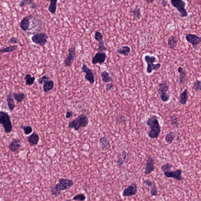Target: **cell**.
<instances>
[{
	"label": "cell",
	"instance_id": "obj_1",
	"mask_svg": "<svg viewBox=\"0 0 201 201\" xmlns=\"http://www.w3.org/2000/svg\"><path fill=\"white\" fill-rule=\"evenodd\" d=\"M146 124L150 128L148 135L150 138L157 139L161 133V127L158 118L156 115H151L146 121Z\"/></svg>",
	"mask_w": 201,
	"mask_h": 201
},
{
	"label": "cell",
	"instance_id": "obj_2",
	"mask_svg": "<svg viewBox=\"0 0 201 201\" xmlns=\"http://www.w3.org/2000/svg\"><path fill=\"white\" fill-rule=\"evenodd\" d=\"M74 186V182L71 179L61 178L59 180V183L56 186L52 188L51 193L54 196L61 194V191L69 189Z\"/></svg>",
	"mask_w": 201,
	"mask_h": 201
},
{
	"label": "cell",
	"instance_id": "obj_3",
	"mask_svg": "<svg viewBox=\"0 0 201 201\" xmlns=\"http://www.w3.org/2000/svg\"><path fill=\"white\" fill-rule=\"evenodd\" d=\"M89 123V118L87 116L81 114L69 123L68 127L78 131L82 128L86 127Z\"/></svg>",
	"mask_w": 201,
	"mask_h": 201
},
{
	"label": "cell",
	"instance_id": "obj_4",
	"mask_svg": "<svg viewBox=\"0 0 201 201\" xmlns=\"http://www.w3.org/2000/svg\"><path fill=\"white\" fill-rule=\"evenodd\" d=\"M0 124L4 128L6 133H9L12 132L13 126L10 117L7 112L3 110L0 111Z\"/></svg>",
	"mask_w": 201,
	"mask_h": 201
},
{
	"label": "cell",
	"instance_id": "obj_5",
	"mask_svg": "<svg viewBox=\"0 0 201 201\" xmlns=\"http://www.w3.org/2000/svg\"><path fill=\"white\" fill-rule=\"evenodd\" d=\"M144 61L147 64L146 68V72L148 74H150L152 71H157L161 67V65L160 63L153 64L157 62V58L154 56H150L146 55L144 58Z\"/></svg>",
	"mask_w": 201,
	"mask_h": 201
},
{
	"label": "cell",
	"instance_id": "obj_6",
	"mask_svg": "<svg viewBox=\"0 0 201 201\" xmlns=\"http://www.w3.org/2000/svg\"><path fill=\"white\" fill-rule=\"evenodd\" d=\"M42 27V23L41 21L36 17L31 15L29 30L27 34L31 35L38 33L41 30Z\"/></svg>",
	"mask_w": 201,
	"mask_h": 201
},
{
	"label": "cell",
	"instance_id": "obj_7",
	"mask_svg": "<svg viewBox=\"0 0 201 201\" xmlns=\"http://www.w3.org/2000/svg\"><path fill=\"white\" fill-rule=\"evenodd\" d=\"M169 89V86L166 81H163L158 84V92L163 102H168L170 100V96L168 93Z\"/></svg>",
	"mask_w": 201,
	"mask_h": 201
},
{
	"label": "cell",
	"instance_id": "obj_8",
	"mask_svg": "<svg viewBox=\"0 0 201 201\" xmlns=\"http://www.w3.org/2000/svg\"><path fill=\"white\" fill-rule=\"evenodd\" d=\"M170 3L173 7L176 8L180 13V17L184 18L188 16V13L185 7L186 3L182 0H171Z\"/></svg>",
	"mask_w": 201,
	"mask_h": 201
},
{
	"label": "cell",
	"instance_id": "obj_9",
	"mask_svg": "<svg viewBox=\"0 0 201 201\" xmlns=\"http://www.w3.org/2000/svg\"><path fill=\"white\" fill-rule=\"evenodd\" d=\"M48 36L47 34L41 32L34 35L31 39L33 42L36 45L44 46L48 43Z\"/></svg>",
	"mask_w": 201,
	"mask_h": 201
},
{
	"label": "cell",
	"instance_id": "obj_10",
	"mask_svg": "<svg viewBox=\"0 0 201 201\" xmlns=\"http://www.w3.org/2000/svg\"><path fill=\"white\" fill-rule=\"evenodd\" d=\"M183 171L181 169H177L175 170H170L169 171L165 172L164 175L169 178H173L178 181H181L183 180V178L182 177Z\"/></svg>",
	"mask_w": 201,
	"mask_h": 201
},
{
	"label": "cell",
	"instance_id": "obj_11",
	"mask_svg": "<svg viewBox=\"0 0 201 201\" xmlns=\"http://www.w3.org/2000/svg\"><path fill=\"white\" fill-rule=\"evenodd\" d=\"M81 70L82 72L85 74L84 76L85 80L89 81L90 84H94L95 81V78L92 70L89 68L86 65L85 63L83 64Z\"/></svg>",
	"mask_w": 201,
	"mask_h": 201
},
{
	"label": "cell",
	"instance_id": "obj_12",
	"mask_svg": "<svg viewBox=\"0 0 201 201\" xmlns=\"http://www.w3.org/2000/svg\"><path fill=\"white\" fill-rule=\"evenodd\" d=\"M137 185L135 182L128 186L124 189L122 193V196L124 198L129 197L136 195L137 192Z\"/></svg>",
	"mask_w": 201,
	"mask_h": 201
},
{
	"label": "cell",
	"instance_id": "obj_13",
	"mask_svg": "<svg viewBox=\"0 0 201 201\" xmlns=\"http://www.w3.org/2000/svg\"><path fill=\"white\" fill-rule=\"evenodd\" d=\"M186 40L192 45L193 48L197 49L198 46L200 44L201 38L195 34H188L186 36Z\"/></svg>",
	"mask_w": 201,
	"mask_h": 201
},
{
	"label": "cell",
	"instance_id": "obj_14",
	"mask_svg": "<svg viewBox=\"0 0 201 201\" xmlns=\"http://www.w3.org/2000/svg\"><path fill=\"white\" fill-rule=\"evenodd\" d=\"M103 38V35L99 31H96L95 33L94 39L99 44V47L98 49V52H104L107 50V48L105 46Z\"/></svg>",
	"mask_w": 201,
	"mask_h": 201
},
{
	"label": "cell",
	"instance_id": "obj_15",
	"mask_svg": "<svg viewBox=\"0 0 201 201\" xmlns=\"http://www.w3.org/2000/svg\"><path fill=\"white\" fill-rule=\"evenodd\" d=\"M68 52V55L64 61V64L66 67H70L75 58L76 54L75 47L69 48Z\"/></svg>",
	"mask_w": 201,
	"mask_h": 201
},
{
	"label": "cell",
	"instance_id": "obj_16",
	"mask_svg": "<svg viewBox=\"0 0 201 201\" xmlns=\"http://www.w3.org/2000/svg\"><path fill=\"white\" fill-rule=\"evenodd\" d=\"M155 162L154 159L152 156L148 157L146 163L145 169H144V174L147 175L151 174L155 170Z\"/></svg>",
	"mask_w": 201,
	"mask_h": 201
},
{
	"label": "cell",
	"instance_id": "obj_17",
	"mask_svg": "<svg viewBox=\"0 0 201 201\" xmlns=\"http://www.w3.org/2000/svg\"><path fill=\"white\" fill-rule=\"evenodd\" d=\"M107 58L106 53L104 52H98L92 58V63L93 65L103 64Z\"/></svg>",
	"mask_w": 201,
	"mask_h": 201
},
{
	"label": "cell",
	"instance_id": "obj_18",
	"mask_svg": "<svg viewBox=\"0 0 201 201\" xmlns=\"http://www.w3.org/2000/svg\"><path fill=\"white\" fill-rule=\"evenodd\" d=\"M31 19V15L27 16L21 20L20 26L22 30L27 33L29 30V26Z\"/></svg>",
	"mask_w": 201,
	"mask_h": 201
},
{
	"label": "cell",
	"instance_id": "obj_19",
	"mask_svg": "<svg viewBox=\"0 0 201 201\" xmlns=\"http://www.w3.org/2000/svg\"><path fill=\"white\" fill-rule=\"evenodd\" d=\"M21 141L19 139H13L9 144V149L11 152H17L21 147Z\"/></svg>",
	"mask_w": 201,
	"mask_h": 201
},
{
	"label": "cell",
	"instance_id": "obj_20",
	"mask_svg": "<svg viewBox=\"0 0 201 201\" xmlns=\"http://www.w3.org/2000/svg\"><path fill=\"white\" fill-rule=\"evenodd\" d=\"M40 137L39 135L37 133L34 132L31 135H29L27 137L28 142L30 145L34 146H36L39 143Z\"/></svg>",
	"mask_w": 201,
	"mask_h": 201
},
{
	"label": "cell",
	"instance_id": "obj_21",
	"mask_svg": "<svg viewBox=\"0 0 201 201\" xmlns=\"http://www.w3.org/2000/svg\"><path fill=\"white\" fill-rule=\"evenodd\" d=\"M178 39L177 37L174 36H172L169 37L168 40V48L170 49H174L177 47L178 45Z\"/></svg>",
	"mask_w": 201,
	"mask_h": 201
},
{
	"label": "cell",
	"instance_id": "obj_22",
	"mask_svg": "<svg viewBox=\"0 0 201 201\" xmlns=\"http://www.w3.org/2000/svg\"><path fill=\"white\" fill-rule=\"evenodd\" d=\"M188 99V91L187 89H185L183 92L180 94L179 98V103L181 105H185L187 104Z\"/></svg>",
	"mask_w": 201,
	"mask_h": 201
},
{
	"label": "cell",
	"instance_id": "obj_23",
	"mask_svg": "<svg viewBox=\"0 0 201 201\" xmlns=\"http://www.w3.org/2000/svg\"><path fill=\"white\" fill-rule=\"evenodd\" d=\"M178 71L179 74V84H184L185 83L186 76H187V72L186 70L181 66L178 68Z\"/></svg>",
	"mask_w": 201,
	"mask_h": 201
},
{
	"label": "cell",
	"instance_id": "obj_24",
	"mask_svg": "<svg viewBox=\"0 0 201 201\" xmlns=\"http://www.w3.org/2000/svg\"><path fill=\"white\" fill-rule=\"evenodd\" d=\"M6 97V100L9 110L11 112L13 111L15 108V103L14 99H13L12 95L10 94H8Z\"/></svg>",
	"mask_w": 201,
	"mask_h": 201
},
{
	"label": "cell",
	"instance_id": "obj_25",
	"mask_svg": "<svg viewBox=\"0 0 201 201\" xmlns=\"http://www.w3.org/2000/svg\"><path fill=\"white\" fill-rule=\"evenodd\" d=\"M100 142L101 144L102 150L103 151H107L110 148V142L106 136L100 138Z\"/></svg>",
	"mask_w": 201,
	"mask_h": 201
},
{
	"label": "cell",
	"instance_id": "obj_26",
	"mask_svg": "<svg viewBox=\"0 0 201 201\" xmlns=\"http://www.w3.org/2000/svg\"><path fill=\"white\" fill-rule=\"evenodd\" d=\"M131 48L128 46H123L117 50V52L120 55L128 56L131 53Z\"/></svg>",
	"mask_w": 201,
	"mask_h": 201
},
{
	"label": "cell",
	"instance_id": "obj_27",
	"mask_svg": "<svg viewBox=\"0 0 201 201\" xmlns=\"http://www.w3.org/2000/svg\"><path fill=\"white\" fill-rule=\"evenodd\" d=\"M54 83L52 80H48L43 84V89L45 93H47L52 90L54 88Z\"/></svg>",
	"mask_w": 201,
	"mask_h": 201
},
{
	"label": "cell",
	"instance_id": "obj_28",
	"mask_svg": "<svg viewBox=\"0 0 201 201\" xmlns=\"http://www.w3.org/2000/svg\"><path fill=\"white\" fill-rule=\"evenodd\" d=\"M12 96L18 103H21L25 99L26 96L23 92H20L19 93H13Z\"/></svg>",
	"mask_w": 201,
	"mask_h": 201
},
{
	"label": "cell",
	"instance_id": "obj_29",
	"mask_svg": "<svg viewBox=\"0 0 201 201\" xmlns=\"http://www.w3.org/2000/svg\"><path fill=\"white\" fill-rule=\"evenodd\" d=\"M101 77L102 81L104 83H108L109 82L112 83L113 82V80L111 77L110 76L109 73L107 71H104L101 72Z\"/></svg>",
	"mask_w": 201,
	"mask_h": 201
},
{
	"label": "cell",
	"instance_id": "obj_30",
	"mask_svg": "<svg viewBox=\"0 0 201 201\" xmlns=\"http://www.w3.org/2000/svg\"><path fill=\"white\" fill-rule=\"evenodd\" d=\"M57 1H50V4L48 6V10L51 14H56L57 8Z\"/></svg>",
	"mask_w": 201,
	"mask_h": 201
},
{
	"label": "cell",
	"instance_id": "obj_31",
	"mask_svg": "<svg viewBox=\"0 0 201 201\" xmlns=\"http://www.w3.org/2000/svg\"><path fill=\"white\" fill-rule=\"evenodd\" d=\"M177 134L174 132H170L166 135L165 141L168 144H170L172 143L175 139Z\"/></svg>",
	"mask_w": 201,
	"mask_h": 201
},
{
	"label": "cell",
	"instance_id": "obj_32",
	"mask_svg": "<svg viewBox=\"0 0 201 201\" xmlns=\"http://www.w3.org/2000/svg\"><path fill=\"white\" fill-rule=\"evenodd\" d=\"M25 81V84L27 86H31L34 83L36 78L34 76H32L30 74H26L24 77Z\"/></svg>",
	"mask_w": 201,
	"mask_h": 201
},
{
	"label": "cell",
	"instance_id": "obj_33",
	"mask_svg": "<svg viewBox=\"0 0 201 201\" xmlns=\"http://www.w3.org/2000/svg\"><path fill=\"white\" fill-rule=\"evenodd\" d=\"M130 12L134 16L135 19L138 20H140L141 19L142 14H141V10L140 8H137L136 6L134 8L132 9Z\"/></svg>",
	"mask_w": 201,
	"mask_h": 201
},
{
	"label": "cell",
	"instance_id": "obj_34",
	"mask_svg": "<svg viewBox=\"0 0 201 201\" xmlns=\"http://www.w3.org/2000/svg\"><path fill=\"white\" fill-rule=\"evenodd\" d=\"M18 48L17 45H11L9 47H6L0 50V52L2 53H11L16 50Z\"/></svg>",
	"mask_w": 201,
	"mask_h": 201
},
{
	"label": "cell",
	"instance_id": "obj_35",
	"mask_svg": "<svg viewBox=\"0 0 201 201\" xmlns=\"http://www.w3.org/2000/svg\"><path fill=\"white\" fill-rule=\"evenodd\" d=\"M20 127L23 130L24 133L26 135H29L31 134L33 131V128L32 126L28 125V126H23V125H20Z\"/></svg>",
	"mask_w": 201,
	"mask_h": 201
},
{
	"label": "cell",
	"instance_id": "obj_36",
	"mask_svg": "<svg viewBox=\"0 0 201 201\" xmlns=\"http://www.w3.org/2000/svg\"><path fill=\"white\" fill-rule=\"evenodd\" d=\"M170 123L171 125L174 127H178L179 125L178 122V117L176 115H172L170 116Z\"/></svg>",
	"mask_w": 201,
	"mask_h": 201
},
{
	"label": "cell",
	"instance_id": "obj_37",
	"mask_svg": "<svg viewBox=\"0 0 201 201\" xmlns=\"http://www.w3.org/2000/svg\"><path fill=\"white\" fill-rule=\"evenodd\" d=\"M158 192L157 186L154 182L152 187H151L150 193L151 196H156L158 195Z\"/></svg>",
	"mask_w": 201,
	"mask_h": 201
},
{
	"label": "cell",
	"instance_id": "obj_38",
	"mask_svg": "<svg viewBox=\"0 0 201 201\" xmlns=\"http://www.w3.org/2000/svg\"><path fill=\"white\" fill-rule=\"evenodd\" d=\"M172 167L173 165L172 164L169 163H167L165 164H163V165H162V166L161 167V169L163 172L169 171L171 170Z\"/></svg>",
	"mask_w": 201,
	"mask_h": 201
},
{
	"label": "cell",
	"instance_id": "obj_39",
	"mask_svg": "<svg viewBox=\"0 0 201 201\" xmlns=\"http://www.w3.org/2000/svg\"><path fill=\"white\" fill-rule=\"evenodd\" d=\"M193 88L196 92H198L201 90V81L197 80L194 83Z\"/></svg>",
	"mask_w": 201,
	"mask_h": 201
},
{
	"label": "cell",
	"instance_id": "obj_40",
	"mask_svg": "<svg viewBox=\"0 0 201 201\" xmlns=\"http://www.w3.org/2000/svg\"><path fill=\"white\" fill-rule=\"evenodd\" d=\"M86 199V197L84 194H80L75 195L73 197V200L75 201H84Z\"/></svg>",
	"mask_w": 201,
	"mask_h": 201
},
{
	"label": "cell",
	"instance_id": "obj_41",
	"mask_svg": "<svg viewBox=\"0 0 201 201\" xmlns=\"http://www.w3.org/2000/svg\"><path fill=\"white\" fill-rule=\"evenodd\" d=\"M34 2L32 0H23L20 2L19 6L20 7H22L25 6L31 5Z\"/></svg>",
	"mask_w": 201,
	"mask_h": 201
},
{
	"label": "cell",
	"instance_id": "obj_42",
	"mask_svg": "<svg viewBox=\"0 0 201 201\" xmlns=\"http://www.w3.org/2000/svg\"><path fill=\"white\" fill-rule=\"evenodd\" d=\"M49 80V77L47 76V75H44L38 80V82L39 84H43L45 82H47V81L50 80Z\"/></svg>",
	"mask_w": 201,
	"mask_h": 201
},
{
	"label": "cell",
	"instance_id": "obj_43",
	"mask_svg": "<svg viewBox=\"0 0 201 201\" xmlns=\"http://www.w3.org/2000/svg\"><path fill=\"white\" fill-rule=\"evenodd\" d=\"M19 43V41L18 39L15 37H13L8 40L7 44L8 45H12V44H16Z\"/></svg>",
	"mask_w": 201,
	"mask_h": 201
},
{
	"label": "cell",
	"instance_id": "obj_44",
	"mask_svg": "<svg viewBox=\"0 0 201 201\" xmlns=\"http://www.w3.org/2000/svg\"><path fill=\"white\" fill-rule=\"evenodd\" d=\"M125 163V161H124V160H123L122 157L121 156H119L118 158H117V166H118L119 167H121L124 165Z\"/></svg>",
	"mask_w": 201,
	"mask_h": 201
},
{
	"label": "cell",
	"instance_id": "obj_45",
	"mask_svg": "<svg viewBox=\"0 0 201 201\" xmlns=\"http://www.w3.org/2000/svg\"><path fill=\"white\" fill-rule=\"evenodd\" d=\"M143 184H144V185H145L146 186L151 187H152L153 184L155 182L152 181L151 179H144V180H143Z\"/></svg>",
	"mask_w": 201,
	"mask_h": 201
},
{
	"label": "cell",
	"instance_id": "obj_46",
	"mask_svg": "<svg viewBox=\"0 0 201 201\" xmlns=\"http://www.w3.org/2000/svg\"><path fill=\"white\" fill-rule=\"evenodd\" d=\"M122 157L125 162L127 163L128 160V154L125 151H123L122 154Z\"/></svg>",
	"mask_w": 201,
	"mask_h": 201
},
{
	"label": "cell",
	"instance_id": "obj_47",
	"mask_svg": "<svg viewBox=\"0 0 201 201\" xmlns=\"http://www.w3.org/2000/svg\"><path fill=\"white\" fill-rule=\"evenodd\" d=\"M114 86L113 83H108L106 85V89L107 91L111 90V89H112Z\"/></svg>",
	"mask_w": 201,
	"mask_h": 201
},
{
	"label": "cell",
	"instance_id": "obj_48",
	"mask_svg": "<svg viewBox=\"0 0 201 201\" xmlns=\"http://www.w3.org/2000/svg\"><path fill=\"white\" fill-rule=\"evenodd\" d=\"M73 116V113L72 111H68L66 113V117L67 119H69Z\"/></svg>",
	"mask_w": 201,
	"mask_h": 201
},
{
	"label": "cell",
	"instance_id": "obj_49",
	"mask_svg": "<svg viewBox=\"0 0 201 201\" xmlns=\"http://www.w3.org/2000/svg\"><path fill=\"white\" fill-rule=\"evenodd\" d=\"M39 5L37 4V3H35V2H33L32 3V4L30 5V7L31 9H36V8H38Z\"/></svg>",
	"mask_w": 201,
	"mask_h": 201
},
{
	"label": "cell",
	"instance_id": "obj_50",
	"mask_svg": "<svg viewBox=\"0 0 201 201\" xmlns=\"http://www.w3.org/2000/svg\"><path fill=\"white\" fill-rule=\"evenodd\" d=\"M161 4L162 6L164 8H165L168 5V1L165 0H163V1H161Z\"/></svg>",
	"mask_w": 201,
	"mask_h": 201
},
{
	"label": "cell",
	"instance_id": "obj_51",
	"mask_svg": "<svg viewBox=\"0 0 201 201\" xmlns=\"http://www.w3.org/2000/svg\"><path fill=\"white\" fill-rule=\"evenodd\" d=\"M145 1L148 3H152L154 1V0H147V1Z\"/></svg>",
	"mask_w": 201,
	"mask_h": 201
},
{
	"label": "cell",
	"instance_id": "obj_52",
	"mask_svg": "<svg viewBox=\"0 0 201 201\" xmlns=\"http://www.w3.org/2000/svg\"><path fill=\"white\" fill-rule=\"evenodd\" d=\"M1 27H2V26L1 25V24H0V29H1L2 28H1Z\"/></svg>",
	"mask_w": 201,
	"mask_h": 201
}]
</instances>
